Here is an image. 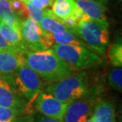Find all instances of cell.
Segmentation results:
<instances>
[{
  "mask_svg": "<svg viewBox=\"0 0 122 122\" xmlns=\"http://www.w3.org/2000/svg\"><path fill=\"white\" fill-rule=\"evenodd\" d=\"M25 5H30L34 8L45 10L48 6H51L55 0H21Z\"/></svg>",
  "mask_w": 122,
  "mask_h": 122,
  "instance_id": "cell-23",
  "label": "cell"
},
{
  "mask_svg": "<svg viewBox=\"0 0 122 122\" xmlns=\"http://www.w3.org/2000/svg\"><path fill=\"white\" fill-rule=\"evenodd\" d=\"M0 34L5 39V41L13 47L22 52H26V48L24 45L22 36L21 33H18L15 30H14L11 26L7 25L0 20Z\"/></svg>",
  "mask_w": 122,
  "mask_h": 122,
  "instance_id": "cell-16",
  "label": "cell"
},
{
  "mask_svg": "<svg viewBox=\"0 0 122 122\" xmlns=\"http://www.w3.org/2000/svg\"><path fill=\"white\" fill-rule=\"evenodd\" d=\"M24 115V111L20 109L0 106V122H18Z\"/></svg>",
  "mask_w": 122,
  "mask_h": 122,
  "instance_id": "cell-19",
  "label": "cell"
},
{
  "mask_svg": "<svg viewBox=\"0 0 122 122\" xmlns=\"http://www.w3.org/2000/svg\"><path fill=\"white\" fill-rule=\"evenodd\" d=\"M36 109L48 117L62 120L68 104L60 102L52 94L45 91L40 92L34 102Z\"/></svg>",
  "mask_w": 122,
  "mask_h": 122,
  "instance_id": "cell-7",
  "label": "cell"
},
{
  "mask_svg": "<svg viewBox=\"0 0 122 122\" xmlns=\"http://www.w3.org/2000/svg\"><path fill=\"white\" fill-rule=\"evenodd\" d=\"M33 122H63V121L62 120L48 117L44 116L41 113H37L33 117Z\"/></svg>",
  "mask_w": 122,
  "mask_h": 122,
  "instance_id": "cell-24",
  "label": "cell"
},
{
  "mask_svg": "<svg viewBox=\"0 0 122 122\" xmlns=\"http://www.w3.org/2000/svg\"><path fill=\"white\" fill-rule=\"evenodd\" d=\"M18 122H33V117L32 115H24L19 119Z\"/></svg>",
  "mask_w": 122,
  "mask_h": 122,
  "instance_id": "cell-26",
  "label": "cell"
},
{
  "mask_svg": "<svg viewBox=\"0 0 122 122\" xmlns=\"http://www.w3.org/2000/svg\"><path fill=\"white\" fill-rule=\"evenodd\" d=\"M115 107L113 102L105 99L95 101L91 119L94 122H113Z\"/></svg>",
  "mask_w": 122,
  "mask_h": 122,
  "instance_id": "cell-13",
  "label": "cell"
},
{
  "mask_svg": "<svg viewBox=\"0 0 122 122\" xmlns=\"http://www.w3.org/2000/svg\"><path fill=\"white\" fill-rule=\"evenodd\" d=\"M0 20L21 33V20L11 8L9 0H0Z\"/></svg>",
  "mask_w": 122,
  "mask_h": 122,
  "instance_id": "cell-17",
  "label": "cell"
},
{
  "mask_svg": "<svg viewBox=\"0 0 122 122\" xmlns=\"http://www.w3.org/2000/svg\"><path fill=\"white\" fill-rule=\"evenodd\" d=\"M25 6L27 7L29 18L32 19L33 21L39 24V22L41 21V19L43 18V17L45 16V10L34 8L33 6H30V5H25Z\"/></svg>",
  "mask_w": 122,
  "mask_h": 122,
  "instance_id": "cell-22",
  "label": "cell"
},
{
  "mask_svg": "<svg viewBox=\"0 0 122 122\" xmlns=\"http://www.w3.org/2000/svg\"><path fill=\"white\" fill-rule=\"evenodd\" d=\"M1 50H14V51L21 52V51L17 49L16 48H14L12 45H10L9 43H7L6 41H5V39L2 36L1 34H0V51Z\"/></svg>",
  "mask_w": 122,
  "mask_h": 122,
  "instance_id": "cell-25",
  "label": "cell"
},
{
  "mask_svg": "<svg viewBox=\"0 0 122 122\" xmlns=\"http://www.w3.org/2000/svg\"><path fill=\"white\" fill-rule=\"evenodd\" d=\"M51 48L56 45H78L87 47L85 43L71 31H62L53 33H46Z\"/></svg>",
  "mask_w": 122,
  "mask_h": 122,
  "instance_id": "cell-14",
  "label": "cell"
},
{
  "mask_svg": "<svg viewBox=\"0 0 122 122\" xmlns=\"http://www.w3.org/2000/svg\"><path fill=\"white\" fill-rule=\"evenodd\" d=\"M86 122H94V121H93V120H92V119H91V118H90V119H89V120H88V121H86Z\"/></svg>",
  "mask_w": 122,
  "mask_h": 122,
  "instance_id": "cell-28",
  "label": "cell"
},
{
  "mask_svg": "<svg viewBox=\"0 0 122 122\" xmlns=\"http://www.w3.org/2000/svg\"><path fill=\"white\" fill-rule=\"evenodd\" d=\"M107 81L109 86L117 91L122 90V69L121 67H115L111 69L107 75Z\"/></svg>",
  "mask_w": 122,
  "mask_h": 122,
  "instance_id": "cell-20",
  "label": "cell"
},
{
  "mask_svg": "<svg viewBox=\"0 0 122 122\" xmlns=\"http://www.w3.org/2000/svg\"><path fill=\"white\" fill-rule=\"evenodd\" d=\"M75 2L83 14L82 18L97 21H107L104 4L95 0H75Z\"/></svg>",
  "mask_w": 122,
  "mask_h": 122,
  "instance_id": "cell-11",
  "label": "cell"
},
{
  "mask_svg": "<svg viewBox=\"0 0 122 122\" xmlns=\"http://www.w3.org/2000/svg\"><path fill=\"white\" fill-rule=\"evenodd\" d=\"M45 92L52 94L61 102L72 103L84 98L90 94L88 76L85 72L71 75L48 85Z\"/></svg>",
  "mask_w": 122,
  "mask_h": 122,
  "instance_id": "cell-2",
  "label": "cell"
},
{
  "mask_svg": "<svg viewBox=\"0 0 122 122\" xmlns=\"http://www.w3.org/2000/svg\"><path fill=\"white\" fill-rule=\"evenodd\" d=\"M95 101L94 98H86L68 104L62 121L63 122H86L91 118Z\"/></svg>",
  "mask_w": 122,
  "mask_h": 122,
  "instance_id": "cell-8",
  "label": "cell"
},
{
  "mask_svg": "<svg viewBox=\"0 0 122 122\" xmlns=\"http://www.w3.org/2000/svg\"><path fill=\"white\" fill-rule=\"evenodd\" d=\"M20 30L24 45L29 52H41L51 48L46 33L30 18L21 21Z\"/></svg>",
  "mask_w": 122,
  "mask_h": 122,
  "instance_id": "cell-6",
  "label": "cell"
},
{
  "mask_svg": "<svg viewBox=\"0 0 122 122\" xmlns=\"http://www.w3.org/2000/svg\"><path fill=\"white\" fill-rule=\"evenodd\" d=\"M6 79L12 85L16 93L25 101L35 102L42 87L41 78L26 63L21 65L13 75Z\"/></svg>",
  "mask_w": 122,
  "mask_h": 122,
  "instance_id": "cell-4",
  "label": "cell"
},
{
  "mask_svg": "<svg viewBox=\"0 0 122 122\" xmlns=\"http://www.w3.org/2000/svg\"><path fill=\"white\" fill-rule=\"evenodd\" d=\"M108 56L110 63L115 67H121L122 66V44L121 41L116 42L109 46Z\"/></svg>",
  "mask_w": 122,
  "mask_h": 122,
  "instance_id": "cell-18",
  "label": "cell"
},
{
  "mask_svg": "<svg viewBox=\"0 0 122 122\" xmlns=\"http://www.w3.org/2000/svg\"><path fill=\"white\" fill-rule=\"evenodd\" d=\"M39 25L46 33H53L62 31H71L67 26H65L61 22L60 18L56 16L50 10H45V16L39 22Z\"/></svg>",
  "mask_w": 122,
  "mask_h": 122,
  "instance_id": "cell-15",
  "label": "cell"
},
{
  "mask_svg": "<svg viewBox=\"0 0 122 122\" xmlns=\"http://www.w3.org/2000/svg\"><path fill=\"white\" fill-rule=\"evenodd\" d=\"M95 1L98 2H100V3H102V4H106L109 1V0H95Z\"/></svg>",
  "mask_w": 122,
  "mask_h": 122,
  "instance_id": "cell-27",
  "label": "cell"
},
{
  "mask_svg": "<svg viewBox=\"0 0 122 122\" xmlns=\"http://www.w3.org/2000/svg\"><path fill=\"white\" fill-rule=\"evenodd\" d=\"M52 6V13L60 19H66L75 16L81 20L83 14L78 7L75 0H55Z\"/></svg>",
  "mask_w": 122,
  "mask_h": 122,
  "instance_id": "cell-12",
  "label": "cell"
},
{
  "mask_svg": "<svg viewBox=\"0 0 122 122\" xmlns=\"http://www.w3.org/2000/svg\"><path fill=\"white\" fill-rule=\"evenodd\" d=\"M24 54L26 65L46 81L56 82L72 75L73 68L51 48L41 52L26 51Z\"/></svg>",
  "mask_w": 122,
  "mask_h": 122,
  "instance_id": "cell-1",
  "label": "cell"
},
{
  "mask_svg": "<svg viewBox=\"0 0 122 122\" xmlns=\"http://www.w3.org/2000/svg\"><path fill=\"white\" fill-rule=\"evenodd\" d=\"M58 57L72 68L89 69L99 65L102 59L97 54L83 46L56 45L51 48Z\"/></svg>",
  "mask_w": 122,
  "mask_h": 122,
  "instance_id": "cell-5",
  "label": "cell"
},
{
  "mask_svg": "<svg viewBox=\"0 0 122 122\" xmlns=\"http://www.w3.org/2000/svg\"><path fill=\"white\" fill-rule=\"evenodd\" d=\"M25 63L24 52L14 50L0 51V76L6 78L13 75Z\"/></svg>",
  "mask_w": 122,
  "mask_h": 122,
  "instance_id": "cell-9",
  "label": "cell"
},
{
  "mask_svg": "<svg viewBox=\"0 0 122 122\" xmlns=\"http://www.w3.org/2000/svg\"><path fill=\"white\" fill-rule=\"evenodd\" d=\"M26 104L27 103H25V100L17 94L8 80L6 78L0 76V106L24 111Z\"/></svg>",
  "mask_w": 122,
  "mask_h": 122,
  "instance_id": "cell-10",
  "label": "cell"
},
{
  "mask_svg": "<svg viewBox=\"0 0 122 122\" xmlns=\"http://www.w3.org/2000/svg\"><path fill=\"white\" fill-rule=\"evenodd\" d=\"M87 47L97 55H105L109 45L108 21H97L82 18L74 31Z\"/></svg>",
  "mask_w": 122,
  "mask_h": 122,
  "instance_id": "cell-3",
  "label": "cell"
},
{
  "mask_svg": "<svg viewBox=\"0 0 122 122\" xmlns=\"http://www.w3.org/2000/svg\"><path fill=\"white\" fill-rule=\"evenodd\" d=\"M9 2L12 10L21 21V19L25 20V19L29 18L27 7L21 0H9Z\"/></svg>",
  "mask_w": 122,
  "mask_h": 122,
  "instance_id": "cell-21",
  "label": "cell"
}]
</instances>
